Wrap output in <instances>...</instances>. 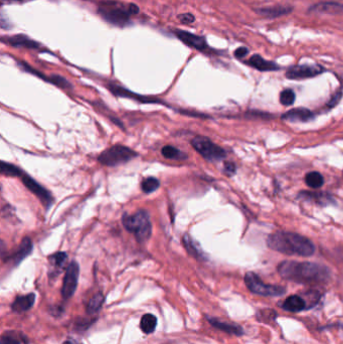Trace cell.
Wrapping results in <instances>:
<instances>
[{
  "instance_id": "1",
  "label": "cell",
  "mask_w": 343,
  "mask_h": 344,
  "mask_svg": "<svg viewBox=\"0 0 343 344\" xmlns=\"http://www.w3.org/2000/svg\"><path fill=\"white\" fill-rule=\"evenodd\" d=\"M279 274L286 280L302 284L324 283L331 276L330 270L320 264L285 261L278 267Z\"/></svg>"
},
{
  "instance_id": "2",
  "label": "cell",
  "mask_w": 343,
  "mask_h": 344,
  "mask_svg": "<svg viewBox=\"0 0 343 344\" xmlns=\"http://www.w3.org/2000/svg\"><path fill=\"white\" fill-rule=\"evenodd\" d=\"M267 245L273 251L286 254L309 257L315 252V247L307 238L289 232H277L269 236Z\"/></svg>"
},
{
  "instance_id": "3",
  "label": "cell",
  "mask_w": 343,
  "mask_h": 344,
  "mask_svg": "<svg viewBox=\"0 0 343 344\" xmlns=\"http://www.w3.org/2000/svg\"><path fill=\"white\" fill-rule=\"evenodd\" d=\"M98 12L109 23L124 26L129 23L131 15L139 12V8L133 3L125 5L117 1H104L100 4Z\"/></svg>"
},
{
  "instance_id": "4",
  "label": "cell",
  "mask_w": 343,
  "mask_h": 344,
  "mask_svg": "<svg viewBox=\"0 0 343 344\" xmlns=\"http://www.w3.org/2000/svg\"><path fill=\"white\" fill-rule=\"evenodd\" d=\"M124 227L132 233L140 244L147 242L152 234V224L146 211L139 210L134 215H124L122 218Z\"/></svg>"
},
{
  "instance_id": "5",
  "label": "cell",
  "mask_w": 343,
  "mask_h": 344,
  "mask_svg": "<svg viewBox=\"0 0 343 344\" xmlns=\"http://www.w3.org/2000/svg\"><path fill=\"white\" fill-rule=\"evenodd\" d=\"M137 156L138 154L127 146L114 145L103 151L98 157V160L106 166H117L127 163Z\"/></svg>"
},
{
  "instance_id": "6",
  "label": "cell",
  "mask_w": 343,
  "mask_h": 344,
  "mask_svg": "<svg viewBox=\"0 0 343 344\" xmlns=\"http://www.w3.org/2000/svg\"><path fill=\"white\" fill-rule=\"evenodd\" d=\"M192 147L206 160L211 162L220 161L225 158V151L205 136H196L191 140Z\"/></svg>"
},
{
  "instance_id": "7",
  "label": "cell",
  "mask_w": 343,
  "mask_h": 344,
  "mask_svg": "<svg viewBox=\"0 0 343 344\" xmlns=\"http://www.w3.org/2000/svg\"><path fill=\"white\" fill-rule=\"evenodd\" d=\"M245 283L249 290L257 295L266 296V297H274L281 296L285 294L286 290L283 287L276 285H268L265 284L258 275H256L253 272H249L245 276Z\"/></svg>"
},
{
  "instance_id": "8",
  "label": "cell",
  "mask_w": 343,
  "mask_h": 344,
  "mask_svg": "<svg viewBox=\"0 0 343 344\" xmlns=\"http://www.w3.org/2000/svg\"><path fill=\"white\" fill-rule=\"evenodd\" d=\"M80 275V266L77 262L73 261L67 268L63 287H62V295L65 299H70L76 292L78 281Z\"/></svg>"
},
{
  "instance_id": "9",
  "label": "cell",
  "mask_w": 343,
  "mask_h": 344,
  "mask_svg": "<svg viewBox=\"0 0 343 344\" xmlns=\"http://www.w3.org/2000/svg\"><path fill=\"white\" fill-rule=\"evenodd\" d=\"M19 177L21 178V181L26 186V188L31 192H33L36 196H38L39 199L43 204V206L46 209H48L49 206L52 204V196L49 193V191H47L43 186L38 183L33 177L24 173L23 171Z\"/></svg>"
},
{
  "instance_id": "10",
  "label": "cell",
  "mask_w": 343,
  "mask_h": 344,
  "mask_svg": "<svg viewBox=\"0 0 343 344\" xmlns=\"http://www.w3.org/2000/svg\"><path fill=\"white\" fill-rule=\"evenodd\" d=\"M323 70L320 67H312V66H297L288 70L286 73V77L291 80H300L315 77L321 74Z\"/></svg>"
},
{
  "instance_id": "11",
  "label": "cell",
  "mask_w": 343,
  "mask_h": 344,
  "mask_svg": "<svg viewBox=\"0 0 343 344\" xmlns=\"http://www.w3.org/2000/svg\"><path fill=\"white\" fill-rule=\"evenodd\" d=\"M175 35L183 43L197 50L205 51L206 49L209 48L206 40L202 37H198L196 35H193L184 31H175Z\"/></svg>"
},
{
  "instance_id": "12",
  "label": "cell",
  "mask_w": 343,
  "mask_h": 344,
  "mask_svg": "<svg viewBox=\"0 0 343 344\" xmlns=\"http://www.w3.org/2000/svg\"><path fill=\"white\" fill-rule=\"evenodd\" d=\"M314 117L313 113L305 108L292 109L289 112L285 113L282 119L288 122H308Z\"/></svg>"
},
{
  "instance_id": "13",
  "label": "cell",
  "mask_w": 343,
  "mask_h": 344,
  "mask_svg": "<svg viewBox=\"0 0 343 344\" xmlns=\"http://www.w3.org/2000/svg\"><path fill=\"white\" fill-rule=\"evenodd\" d=\"M33 243H32V240L30 238H24L18 249L16 250V252L12 255L11 257V260L13 261V263L15 265L19 264L23 259H25V258L28 256V255H31L32 251H33Z\"/></svg>"
},
{
  "instance_id": "14",
  "label": "cell",
  "mask_w": 343,
  "mask_h": 344,
  "mask_svg": "<svg viewBox=\"0 0 343 344\" xmlns=\"http://www.w3.org/2000/svg\"><path fill=\"white\" fill-rule=\"evenodd\" d=\"M36 301V295L35 294H28L25 296H20L15 299V301L12 303V310L15 313H23L27 310H30Z\"/></svg>"
},
{
  "instance_id": "15",
  "label": "cell",
  "mask_w": 343,
  "mask_h": 344,
  "mask_svg": "<svg viewBox=\"0 0 343 344\" xmlns=\"http://www.w3.org/2000/svg\"><path fill=\"white\" fill-rule=\"evenodd\" d=\"M12 46L15 47H26V48H39L40 44L35 41L31 40L23 35H17L13 37H9L5 41Z\"/></svg>"
},
{
  "instance_id": "16",
  "label": "cell",
  "mask_w": 343,
  "mask_h": 344,
  "mask_svg": "<svg viewBox=\"0 0 343 344\" xmlns=\"http://www.w3.org/2000/svg\"><path fill=\"white\" fill-rule=\"evenodd\" d=\"M248 65H250L251 67L262 71V72H269V71H276L279 69V67L272 63V62H268L266 60H264L263 57H261L260 55H254L252 56L251 59L248 61Z\"/></svg>"
},
{
  "instance_id": "17",
  "label": "cell",
  "mask_w": 343,
  "mask_h": 344,
  "mask_svg": "<svg viewBox=\"0 0 343 344\" xmlns=\"http://www.w3.org/2000/svg\"><path fill=\"white\" fill-rule=\"evenodd\" d=\"M306 305L307 304L303 298H301L297 295H294V296L288 297L283 302L282 308L286 311L295 313V312H300V311L304 310L306 308Z\"/></svg>"
},
{
  "instance_id": "18",
  "label": "cell",
  "mask_w": 343,
  "mask_h": 344,
  "mask_svg": "<svg viewBox=\"0 0 343 344\" xmlns=\"http://www.w3.org/2000/svg\"><path fill=\"white\" fill-rule=\"evenodd\" d=\"M209 319V322L214 326L215 328L219 329V330H222L226 333H230V334H235V335H242L243 334V329L239 326V325H236V324H233V323H227V322H224V321H220L216 318H208Z\"/></svg>"
},
{
  "instance_id": "19",
  "label": "cell",
  "mask_w": 343,
  "mask_h": 344,
  "mask_svg": "<svg viewBox=\"0 0 343 344\" xmlns=\"http://www.w3.org/2000/svg\"><path fill=\"white\" fill-rule=\"evenodd\" d=\"M111 91L112 93H114L115 95L117 96H120V97H127V98H135L139 101H142V102H145V103H160V101H157L156 99H149V98H146V97H141V96H138V95H132L131 92L121 88V87H117V86H112L111 87Z\"/></svg>"
},
{
  "instance_id": "20",
  "label": "cell",
  "mask_w": 343,
  "mask_h": 344,
  "mask_svg": "<svg viewBox=\"0 0 343 344\" xmlns=\"http://www.w3.org/2000/svg\"><path fill=\"white\" fill-rule=\"evenodd\" d=\"M156 325H157V319L152 314H145L144 316L141 318L140 328L146 334H150L154 332Z\"/></svg>"
},
{
  "instance_id": "21",
  "label": "cell",
  "mask_w": 343,
  "mask_h": 344,
  "mask_svg": "<svg viewBox=\"0 0 343 344\" xmlns=\"http://www.w3.org/2000/svg\"><path fill=\"white\" fill-rule=\"evenodd\" d=\"M162 155L167 159H173V160H184L187 158V155L183 153L178 148H175L173 146L166 145L161 150Z\"/></svg>"
},
{
  "instance_id": "22",
  "label": "cell",
  "mask_w": 343,
  "mask_h": 344,
  "mask_svg": "<svg viewBox=\"0 0 343 344\" xmlns=\"http://www.w3.org/2000/svg\"><path fill=\"white\" fill-rule=\"evenodd\" d=\"M305 181L306 184L311 188H319L323 185L324 178L319 172L312 171L307 173V175L305 176Z\"/></svg>"
},
{
  "instance_id": "23",
  "label": "cell",
  "mask_w": 343,
  "mask_h": 344,
  "mask_svg": "<svg viewBox=\"0 0 343 344\" xmlns=\"http://www.w3.org/2000/svg\"><path fill=\"white\" fill-rule=\"evenodd\" d=\"M25 336L16 331H7L1 336V344H21Z\"/></svg>"
},
{
  "instance_id": "24",
  "label": "cell",
  "mask_w": 343,
  "mask_h": 344,
  "mask_svg": "<svg viewBox=\"0 0 343 344\" xmlns=\"http://www.w3.org/2000/svg\"><path fill=\"white\" fill-rule=\"evenodd\" d=\"M67 259H68V255L66 253L59 252V253H55V254L49 256L48 261L54 269L61 270L64 267Z\"/></svg>"
},
{
  "instance_id": "25",
  "label": "cell",
  "mask_w": 343,
  "mask_h": 344,
  "mask_svg": "<svg viewBox=\"0 0 343 344\" xmlns=\"http://www.w3.org/2000/svg\"><path fill=\"white\" fill-rule=\"evenodd\" d=\"M302 196L315 200L319 205H328L329 203H332V197L326 193H313V192H302Z\"/></svg>"
},
{
  "instance_id": "26",
  "label": "cell",
  "mask_w": 343,
  "mask_h": 344,
  "mask_svg": "<svg viewBox=\"0 0 343 344\" xmlns=\"http://www.w3.org/2000/svg\"><path fill=\"white\" fill-rule=\"evenodd\" d=\"M183 244H184V247L186 249V251L193 257L195 258H201L203 253L202 251L199 250L197 244L188 236V235H184L183 237Z\"/></svg>"
},
{
  "instance_id": "27",
  "label": "cell",
  "mask_w": 343,
  "mask_h": 344,
  "mask_svg": "<svg viewBox=\"0 0 343 344\" xmlns=\"http://www.w3.org/2000/svg\"><path fill=\"white\" fill-rule=\"evenodd\" d=\"M159 185H160V182L157 178L147 177L145 179H143V181L141 183V188L145 193L149 194V193H152L153 191L157 190Z\"/></svg>"
},
{
  "instance_id": "28",
  "label": "cell",
  "mask_w": 343,
  "mask_h": 344,
  "mask_svg": "<svg viewBox=\"0 0 343 344\" xmlns=\"http://www.w3.org/2000/svg\"><path fill=\"white\" fill-rule=\"evenodd\" d=\"M0 170H1V173L7 176H17L19 177L22 173V170H20L17 166L11 164V163H7L2 161L1 162V166H0Z\"/></svg>"
},
{
  "instance_id": "29",
  "label": "cell",
  "mask_w": 343,
  "mask_h": 344,
  "mask_svg": "<svg viewBox=\"0 0 343 344\" xmlns=\"http://www.w3.org/2000/svg\"><path fill=\"white\" fill-rule=\"evenodd\" d=\"M104 300H105V299H104V296H103V294H101V293H98V294H96L93 298H91V300L89 301L88 306H87V311H88V313H90V314L97 313V312L101 309Z\"/></svg>"
},
{
  "instance_id": "30",
  "label": "cell",
  "mask_w": 343,
  "mask_h": 344,
  "mask_svg": "<svg viewBox=\"0 0 343 344\" xmlns=\"http://www.w3.org/2000/svg\"><path fill=\"white\" fill-rule=\"evenodd\" d=\"M290 10L291 9H287L284 7H270V8H264V9L258 10V12L265 16L274 17V16H280V15L288 13Z\"/></svg>"
},
{
  "instance_id": "31",
  "label": "cell",
  "mask_w": 343,
  "mask_h": 344,
  "mask_svg": "<svg viewBox=\"0 0 343 344\" xmlns=\"http://www.w3.org/2000/svg\"><path fill=\"white\" fill-rule=\"evenodd\" d=\"M280 102L284 106H291L295 102V93L290 90H284L280 95Z\"/></svg>"
},
{
  "instance_id": "32",
  "label": "cell",
  "mask_w": 343,
  "mask_h": 344,
  "mask_svg": "<svg viewBox=\"0 0 343 344\" xmlns=\"http://www.w3.org/2000/svg\"><path fill=\"white\" fill-rule=\"evenodd\" d=\"M49 83L58 86V87L62 89H72L71 83H69L65 78L59 75H52L51 77H49Z\"/></svg>"
},
{
  "instance_id": "33",
  "label": "cell",
  "mask_w": 343,
  "mask_h": 344,
  "mask_svg": "<svg viewBox=\"0 0 343 344\" xmlns=\"http://www.w3.org/2000/svg\"><path fill=\"white\" fill-rule=\"evenodd\" d=\"M194 16L192 15V14H190V13H185V14H181L180 16H179V20L182 22V23H184V24H190V23H192L193 21H194Z\"/></svg>"
},
{
  "instance_id": "34",
  "label": "cell",
  "mask_w": 343,
  "mask_h": 344,
  "mask_svg": "<svg viewBox=\"0 0 343 344\" xmlns=\"http://www.w3.org/2000/svg\"><path fill=\"white\" fill-rule=\"evenodd\" d=\"M224 172L227 175H233L236 172V166L233 163H225L224 165Z\"/></svg>"
},
{
  "instance_id": "35",
  "label": "cell",
  "mask_w": 343,
  "mask_h": 344,
  "mask_svg": "<svg viewBox=\"0 0 343 344\" xmlns=\"http://www.w3.org/2000/svg\"><path fill=\"white\" fill-rule=\"evenodd\" d=\"M249 50L246 47H239L236 51H235V55L238 57V59H243L244 56H246L248 54Z\"/></svg>"
},
{
  "instance_id": "36",
  "label": "cell",
  "mask_w": 343,
  "mask_h": 344,
  "mask_svg": "<svg viewBox=\"0 0 343 344\" xmlns=\"http://www.w3.org/2000/svg\"><path fill=\"white\" fill-rule=\"evenodd\" d=\"M340 98H341V92H338V93H336L332 98H331V100H330V102L328 103V106L329 107H333V106H335L338 102H339V100H340Z\"/></svg>"
},
{
  "instance_id": "37",
  "label": "cell",
  "mask_w": 343,
  "mask_h": 344,
  "mask_svg": "<svg viewBox=\"0 0 343 344\" xmlns=\"http://www.w3.org/2000/svg\"><path fill=\"white\" fill-rule=\"evenodd\" d=\"M64 344H79L76 340H73V339H69L67 341L64 342Z\"/></svg>"
},
{
  "instance_id": "38",
  "label": "cell",
  "mask_w": 343,
  "mask_h": 344,
  "mask_svg": "<svg viewBox=\"0 0 343 344\" xmlns=\"http://www.w3.org/2000/svg\"><path fill=\"white\" fill-rule=\"evenodd\" d=\"M5 1H14V2H27V1H32V0H5Z\"/></svg>"
}]
</instances>
